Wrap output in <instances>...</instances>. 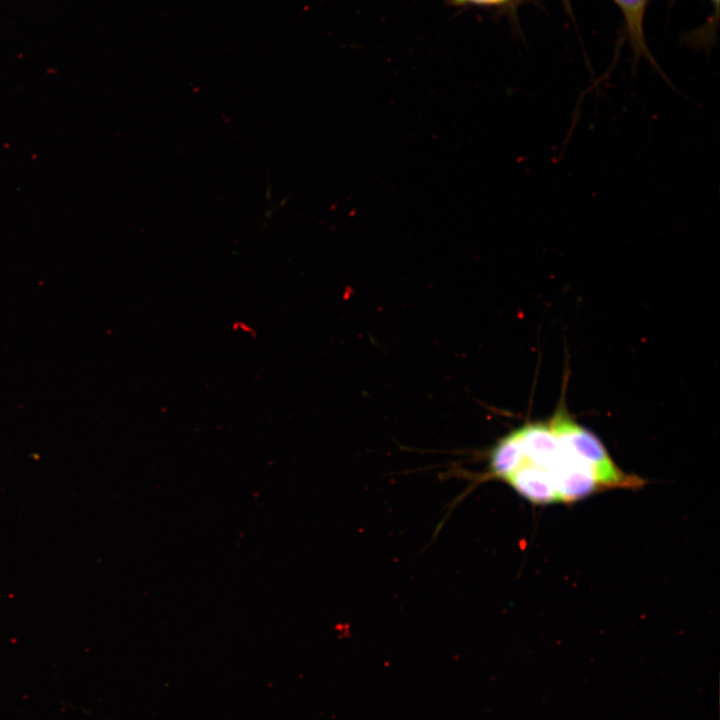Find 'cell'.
Wrapping results in <instances>:
<instances>
[{
  "label": "cell",
  "mask_w": 720,
  "mask_h": 720,
  "mask_svg": "<svg viewBox=\"0 0 720 720\" xmlns=\"http://www.w3.org/2000/svg\"><path fill=\"white\" fill-rule=\"evenodd\" d=\"M549 425L559 442L589 463L604 489L639 488L643 480L623 472L611 459L602 442L579 425L563 406L558 407Z\"/></svg>",
  "instance_id": "1"
},
{
  "label": "cell",
  "mask_w": 720,
  "mask_h": 720,
  "mask_svg": "<svg viewBox=\"0 0 720 720\" xmlns=\"http://www.w3.org/2000/svg\"><path fill=\"white\" fill-rule=\"evenodd\" d=\"M503 482L533 504L558 503L557 493L551 478L537 467L519 464L504 478Z\"/></svg>",
  "instance_id": "2"
},
{
  "label": "cell",
  "mask_w": 720,
  "mask_h": 720,
  "mask_svg": "<svg viewBox=\"0 0 720 720\" xmlns=\"http://www.w3.org/2000/svg\"><path fill=\"white\" fill-rule=\"evenodd\" d=\"M622 9L636 49L646 50L643 38V16L647 0H615Z\"/></svg>",
  "instance_id": "3"
},
{
  "label": "cell",
  "mask_w": 720,
  "mask_h": 720,
  "mask_svg": "<svg viewBox=\"0 0 720 720\" xmlns=\"http://www.w3.org/2000/svg\"><path fill=\"white\" fill-rule=\"evenodd\" d=\"M454 4L475 3V4H498L507 0H448Z\"/></svg>",
  "instance_id": "4"
},
{
  "label": "cell",
  "mask_w": 720,
  "mask_h": 720,
  "mask_svg": "<svg viewBox=\"0 0 720 720\" xmlns=\"http://www.w3.org/2000/svg\"><path fill=\"white\" fill-rule=\"evenodd\" d=\"M716 5H718L719 0H713Z\"/></svg>",
  "instance_id": "5"
}]
</instances>
